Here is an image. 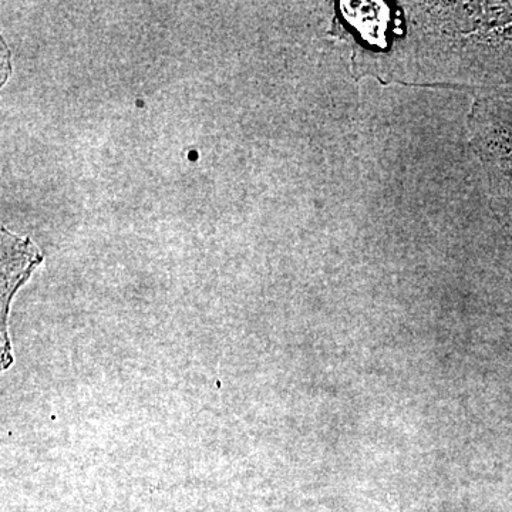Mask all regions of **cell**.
I'll return each mask as SVG.
<instances>
[{
	"mask_svg": "<svg viewBox=\"0 0 512 512\" xmlns=\"http://www.w3.org/2000/svg\"><path fill=\"white\" fill-rule=\"evenodd\" d=\"M394 73L413 82L512 84V3L406 2Z\"/></svg>",
	"mask_w": 512,
	"mask_h": 512,
	"instance_id": "6da1fadb",
	"label": "cell"
}]
</instances>
